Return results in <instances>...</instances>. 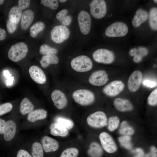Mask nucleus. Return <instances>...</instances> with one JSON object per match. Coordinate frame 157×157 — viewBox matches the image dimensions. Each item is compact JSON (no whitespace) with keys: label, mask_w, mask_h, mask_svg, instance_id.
I'll return each mask as SVG.
<instances>
[{"label":"nucleus","mask_w":157,"mask_h":157,"mask_svg":"<svg viewBox=\"0 0 157 157\" xmlns=\"http://www.w3.org/2000/svg\"><path fill=\"white\" fill-rule=\"evenodd\" d=\"M135 151L138 153L136 157H143L144 156V152L143 150L140 148H137Z\"/></svg>","instance_id":"obj_49"},{"label":"nucleus","mask_w":157,"mask_h":157,"mask_svg":"<svg viewBox=\"0 0 157 157\" xmlns=\"http://www.w3.org/2000/svg\"><path fill=\"white\" fill-rule=\"evenodd\" d=\"M45 27V25L43 22L39 21L35 22L30 28L29 31L31 36L32 38L35 37Z\"/></svg>","instance_id":"obj_29"},{"label":"nucleus","mask_w":157,"mask_h":157,"mask_svg":"<svg viewBox=\"0 0 157 157\" xmlns=\"http://www.w3.org/2000/svg\"><path fill=\"white\" fill-rule=\"evenodd\" d=\"M128 126V124L126 122L124 121L122 122L121 124V127L122 128Z\"/></svg>","instance_id":"obj_53"},{"label":"nucleus","mask_w":157,"mask_h":157,"mask_svg":"<svg viewBox=\"0 0 157 157\" xmlns=\"http://www.w3.org/2000/svg\"><path fill=\"white\" fill-rule=\"evenodd\" d=\"M28 51L27 45L23 42H19L11 47L8 52V56L12 61L17 62L24 58Z\"/></svg>","instance_id":"obj_1"},{"label":"nucleus","mask_w":157,"mask_h":157,"mask_svg":"<svg viewBox=\"0 0 157 157\" xmlns=\"http://www.w3.org/2000/svg\"><path fill=\"white\" fill-rule=\"evenodd\" d=\"M148 15V13L146 10L142 8L138 9L133 19L132 25L135 27H138L147 20Z\"/></svg>","instance_id":"obj_20"},{"label":"nucleus","mask_w":157,"mask_h":157,"mask_svg":"<svg viewBox=\"0 0 157 157\" xmlns=\"http://www.w3.org/2000/svg\"><path fill=\"white\" fill-rule=\"evenodd\" d=\"M70 31L66 26L63 25L55 26L51 32L52 40L57 43H60L67 39L70 35Z\"/></svg>","instance_id":"obj_8"},{"label":"nucleus","mask_w":157,"mask_h":157,"mask_svg":"<svg viewBox=\"0 0 157 157\" xmlns=\"http://www.w3.org/2000/svg\"><path fill=\"white\" fill-rule=\"evenodd\" d=\"M4 75L7 79L11 76V75L10 74L8 70L4 71Z\"/></svg>","instance_id":"obj_52"},{"label":"nucleus","mask_w":157,"mask_h":157,"mask_svg":"<svg viewBox=\"0 0 157 157\" xmlns=\"http://www.w3.org/2000/svg\"><path fill=\"white\" fill-rule=\"evenodd\" d=\"M113 105L118 110L121 112L131 110L133 109V106L131 103L125 99L117 98L113 101Z\"/></svg>","instance_id":"obj_19"},{"label":"nucleus","mask_w":157,"mask_h":157,"mask_svg":"<svg viewBox=\"0 0 157 157\" xmlns=\"http://www.w3.org/2000/svg\"><path fill=\"white\" fill-rule=\"evenodd\" d=\"M125 85L119 80L113 81L106 85L103 88V92L109 97H115L118 95L124 90Z\"/></svg>","instance_id":"obj_9"},{"label":"nucleus","mask_w":157,"mask_h":157,"mask_svg":"<svg viewBox=\"0 0 157 157\" xmlns=\"http://www.w3.org/2000/svg\"><path fill=\"white\" fill-rule=\"evenodd\" d=\"M41 142L43 149L47 153L55 151L59 147V143L56 140L47 136L42 138Z\"/></svg>","instance_id":"obj_16"},{"label":"nucleus","mask_w":157,"mask_h":157,"mask_svg":"<svg viewBox=\"0 0 157 157\" xmlns=\"http://www.w3.org/2000/svg\"><path fill=\"white\" fill-rule=\"evenodd\" d=\"M88 153L90 157H101L102 155L103 150L99 144L93 142L90 144Z\"/></svg>","instance_id":"obj_27"},{"label":"nucleus","mask_w":157,"mask_h":157,"mask_svg":"<svg viewBox=\"0 0 157 157\" xmlns=\"http://www.w3.org/2000/svg\"><path fill=\"white\" fill-rule=\"evenodd\" d=\"M40 53L44 55H55L58 52L57 49L46 44H43L40 47Z\"/></svg>","instance_id":"obj_31"},{"label":"nucleus","mask_w":157,"mask_h":157,"mask_svg":"<svg viewBox=\"0 0 157 157\" xmlns=\"http://www.w3.org/2000/svg\"><path fill=\"white\" fill-rule=\"evenodd\" d=\"M137 54H140L143 57L146 56L148 54V50L147 48L145 47H140L137 49Z\"/></svg>","instance_id":"obj_42"},{"label":"nucleus","mask_w":157,"mask_h":157,"mask_svg":"<svg viewBox=\"0 0 157 157\" xmlns=\"http://www.w3.org/2000/svg\"><path fill=\"white\" fill-rule=\"evenodd\" d=\"M6 37V33L5 30L0 28V41L4 40Z\"/></svg>","instance_id":"obj_47"},{"label":"nucleus","mask_w":157,"mask_h":157,"mask_svg":"<svg viewBox=\"0 0 157 157\" xmlns=\"http://www.w3.org/2000/svg\"><path fill=\"white\" fill-rule=\"evenodd\" d=\"M119 121L117 117L113 116L110 117L109 119L108 129L112 131L116 129L118 127Z\"/></svg>","instance_id":"obj_35"},{"label":"nucleus","mask_w":157,"mask_h":157,"mask_svg":"<svg viewBox=\"0 0 157 157\" xmlns=\"http://www.w3.org/2000/svg\"><path fill=\"white\" fill-rule=\"evenodd\" d=\"M17 157H32L29 153L24 149L19 150L17 155Z\"/></svg>","instance_id":"obj_43"},{"label":"nucleus","mask_w":157,"mask_h":157,"mask_svg":"<svg viewBox=\"0 0 157 157\" xmlns=\"http://www.w3.org/2000/svg\"><path fill=\"white\" fill-rule=\"evenodd\" d=\"M51 134L55 136L65 137L68 134V131L57 123L51 124L49 127Z\"/></svg>","instance_id":"obj_21"},{"label":"nucleus","mask_w":157,"mask_h":157,"mask_svg":"<svg viewBox=\"0 0 157 157\" xmlns=\"http://www.w3.org/2000/svg\"><path fill=\"white\" fill-rule=\"evenodd\" d=\"M149 26L154 31L157 30V9L153 7L151 9L148 15Z\"/></svg>","instance_id":"obj_28"},{"label":"nucleus","mask_w":157,"mask_h":157,"mask_svg":"<svg viewBox=\"0 0 157 157\" xmlns=\"http://www.w3.org/2000/svg\"><path fill=\"white\" fill-rule=\"evenodd\" d=\"M17 24L8 20L6 25L8 32L10 34L13 33L17 29Z\"/></svg>","instance_id":"obj_39"},{"label":"nucleus","mask_w":157,"mask_h":157,"mask_svg":"<svg viewBox=\"0 0 157 157\" xmlns=\"http://www.w3.org/2000/svg\"><path fill=\"white\" fill-rule=\"evenodd\" d=\"M131 139L130 136L125 135L119 138V141L122 146L126 149H130L132 148Z\"/></svg>","instance_id":"obj_34"},{"label":"nucleus","mask_w":157,"mask_h":157,"mask_svg":"<svg viewBox=\"0 0 157 157\" xmlns=\"http://www.w3.org/2000/svg\"><path fill=\"white\" fill-rule=\"evenodd\" d=\"M99 138L103 149L108 153H113L117 149L116 144L111 136L106 132L101 133Z\"/></svg>","instance_id":"obj_12"},{"label":"nucleus","mask_w":157,"mask_h":157,"mask_svg":"<svg viewBox=\"0 0 157 157\" xmlns=\"http://www.w3.org/2000/svg\"><path fill=\"white\" fill-rule=\"evenodd\" d=\"M119 132L120 134L128 135L133 134L134 132V131L132 127L127 126L121 128Z\"/></svg>","instance_id":"obj_40"},{"label":"nucleus","mask_w":157,"mask_h":157,"mask_svg":"<svg viewBox=\"0 0 157 157\" xmlns=\"http://www.w3.org/2000/svg\"><path fill=\"white\" fill-rule=\"evenodd\" d=\"M34 106L30 100L27 98H24L21 102L20 111L22 115L29 114L32 111Z\"/></svg>","instance_id":"obj_25"},{"label":"nucleus","mask_w":157,"mask_h":157,"mask_svg":"<svg viewBox=\"0 0 157 157\" xmlns=\"http://www.w3.org/2000/svg\"><path fill=\"white\" fill-rule=\"evenodd\" d=\"M154 1L156 3H157V1L156 0H154Z\"/></svg>","instance_id":"obj_57"},{"label":"nucleus","mask_w":157,"mask_h":157,"mask_svg":"<svg viewBox=\"0 0 157 157\" xmlns=\"http://www.w3.org/2000/svg\"><path fill=\"white\" fill-rule=\"evenodd\" d=\"M148 104L152 106H154L157 104V88L153 90L150 94L147 99Z\"/></svg>","instance_id":"obj_37"},{"label":"nucleus","mask_w":157,"mask_h":157,"mask_svg":"<svg viewBox=\"0 0 157 157\" xmlns=\"http://www.w3.org/2000/svg\"><path fill=\"white\" fill-rule=\"evenodd\" d=\"M143 84L145 86L150 88L155 87L157 85L156 82L148 80L144 81Z\"/></svg>","instance_id":"obj_44"},{"label":"nucleus","mask_w":157,"mask_h":157,"mask_svg":"<svg viewBox=\"0 0 157 157\" xmlns=\"http://www.w3.org/2000/svg\"><path fill=\"white\" fill-rule=\"evenodd\" d=\"M59 1L60 2L63 3H64V2H66V1H67V0H59Z\"/></svg>","instance_id":"obj_55"},{"label":"nucleus","mask_w":157,"mask_h":157,"mask_svg":"<svg viewBox=\"0 0 157 157\" xmlns=\"http://www.w3.org/2000/svg\"><path fill=\"white\" fill-rule=\"evenodd\" d=\"M137 49L136 48H133L130 50L129 53L130 56H134L137 54Z\"/></svg>","instance_id":"obj_51"},{"label":"nucleus","mask_w":157,"mask_h":157,"mask_svg":"<svg viewBox=\"0 0 157 157\" xmlns=\"http://www.w3.org/2000/svg\"><path fill=\"white\" fill-rule=\"evenodd\" d=\"M88 124L96 128L103 127L107 125V118L104 112L98 111L90 115L87 118Z\"/></svg>","instance_id":"obj_5"},{"label":"nucleus","mask_w":157,"mask_h":157,"mask_svg":"<svg viewBox=\"0 0 157 157\" xmlns=\"http://www.w3.org/2000/svg\"><path fill=\"white\" fill-rule=\"evenodd\" d=\"M4 0H0V5L2 4L4 2Z\"/></svg>","instance_id":"obj_54"},{"label":"nucleus","mask_w":157,"mask_h":157,"mask_svg":"<svg viewBox=\"0 0 157 157\" xmlns=\"http://www.w3.org/2000/svg\"><path fill=\"white\" fill-rule=\"evenodd\" d=\"M89 5L90 13L94 18L100 19L105 15L107 12V7L105 1L93 0Z\"/></svg>","instance_id":"obj_6"},{"label":"nucleus","mask_w":157,"mask_h":157,"mask_svg":"<svg viewBox=\"0 0 157 157\" xmlns=\"http://www.w3.org/2000/svg\"><path fill=\"white\" fill-rule=\"evenodd\" d=\"M109 80L106 72L104 70H99L92 73L90 76L88 81L92 85L99 86L106 84Z\"/></svg>","instance_id":"obj_11"},{"label":"nucleus","mask_w":157,"mask_h":157,"mask_svg":"<svg viewBox=\"0 0 157 157\" xmlns=\"http://www.w3.org/2000/svg\"><path fill=\"white\" fill-rule=\"evenodd\" d=\"M6 121L4 119L0 118V134H3L4 129Z\"/></svg>","instance_id":"obj_46"},{"label":"nucleus","mask_w":157,"mask_h":157,"mask_svg":"<svg viewBox=\"0 0 157 157\" xmlns=\"http://www.w3.org/2000/svg\"><path fill=\"white\" fill-rule=\"evenodd\" d=\"M30 3V0H19L18 6L21 10H24L29 7Z\"/></svg>","instance_id":"obj_41"},{"label":"nucleus","mask_w":157,"mask_h":157,"mask_svg":"<svg viewBox=\"0 0 157 157\" xmlns=\"http://www.w3.org/2000/svg\"><path fill=\"white\" fill-rule=\"evenodd\" d=\"M7 79L6 82L7 85V86L11 85L13 84V81H14V77L11 76Z\"/></svg>","instance_id":"obj_50"},{"label":"nucleus","mask_w":157,"mask_h":157,"mask_svg":"<svg viewBox=\"0 0 157 157\" xmlns=\"http://www.w3.org/2000/svg\"></svg>","instance_id":"obj_58"},{"label":"nucleus","mask_w":157,"mask_h":157,"mask_svg":"<svg viewBox=\"0 0 157 157\" xmlns=\"http://www.w3.org/2000/svg\"><path fill=\"white\" fill-rule=\"evenodd\" d=\"M72 97L75 102L82 106L91 105L95 99L94 94L86 89H79L75 91L72 93Z\"/></svg>","instance_id":"obj_2"},{"label":"nucleus","mask_w":157,"mask_h":157,"mask_svg":"<svg viewBox=\"0 0 157 157\" xmlns=\"http://www.w3.org/2000/svg\"><path fill=\"white\" fill-rule=\"evenodd\" d=\"M16 130V125L13 121L9 120L6 121L3 133L4 139L7 141L12 140L15 135Z\"/></svg>","instance_id":"obj_17"},{"label":"nucleus","mask_w":157,"mask_h":157,"mask_svg":"<svg viewBox=\"0 0 157 157\" xmlns=\"http://www.w3.org/2000/svg\"><path fill=\"white\" fill-rule=\"evenodd\" d=\"M22 14V10L17 6H15L10 9L8 13L9 19L17 24L21 19Z\"/></svg>","instance_id":"obj_23"},{"label":"nucleus","mask_w":157,"mask_h":157,"mask_svg":"<svg viewBox=\"0 0 157 157\" xmlns=\"http://www.w3.org/2000/svg\"><path fill=\"white\" fill-rule=\"evenodd\" d=\"M59 62V59L56 55H44L40 60L41 66L45 68L51 64H56Z\"/></svg>","instance_id":"obj_24"},{"label":"nucleus","mask_w":157,"mask_h":157,"mask_svg":"<svg viewBox=\"0 0 157 157\" xmlns=\"http://www.w3.org/2000/svg\"><path fill=\"white\" fill-rule=\"evenodd\" d=\"M128 31L127 25L122 22H116L111 24L106 29L105 35L109 37H123Z\"/></svg>","instance_id":"obj_4"},{"label":"nucleus","mask_w":157,"mask_h":157,"mask_svg":"<svg viewBox=\"0 0 157 157\" xmlns=\"http://www.w3.org/2000/svg\"><path fill=\"white\" fill-rule=\"evenodd\" d=\"M151 152L147 154L145 157H156L157 149L154 147H152L151 148Z\"/></svg>","instance_id":"obj_45"},{"label":"nucleus","mask_w":157,"mask_h":157,"mask_svg":"<svg viewBox=\"0 0 157 157\" xmlns=\"http://www.w3.org/2000/svg\"><path fill=\"white\" fill-rule=\"evenodd\" d=\"M34 13L31 10H25L22 14L20 24L21 27L23 30L27 29L34 19Z\"/></svg>","instance_id":"obj_18"},{"label":"nucleus","mask_w":157,"mask_h":157,"mask_svg":"<svg viewBox=\"0 0 157 157\" xmlns=\"http://www.w3.org/2000/svg\"><path fill=\"white\" fill-rule=\"evenodd\" d=\"M92 56L97 62L106 64L112 63L115 59V55L112 51L104 49L96 50L93 53Z\"/></svg>","instance_id":"obj_7"},{"label":"nucleus","mask_w":157,"mask_h":157,"mask_svg":"<svg viewBox=\"0 0 157 157\" xmlns=\"http://www.w3.org/2000/svg\"><path fill=\"white\" fill-rule=\"evenodd\" d=\"M156 64H154L153 66V67H154V68H156Z\"/></svg>","instance_id":"obj_56"},{"label":"nucleus","mask_w":157,"mask_h":157,"mask_svg":"<svg viewBox=\"0 0 157 157\" xmlns=\"http://www.w3.org/2000/svg\"><path fill=\"white\" fill-rule=\"evenodd\" d=\"M68 11L67 9L62 10L56 14V17L63 25L66 26L70 25L72 21V17L67 15Z\"/></svg>","instance_id":"obj_26"},{"label":"nucleus","mask_w":157,"mask_h":157,"mask_svg":"<svg viewBox=\"0 0 157 157\" xmlns=\"http://www.w3.org/2000/svg\"><path fill=\"white\" fill-rule=\"evenodd\" d=\"M12 108V104L9 103H6L0 105V116L10 112Z\"/></svg>","instance_id":"obj_38"},{"label":"nucleus","mask_w":157,"mask_h":157,"mask_svg":"<svg viewBox=\"0 0 157 157\" xmlns=\"http://www.w3.org/2000/svg\"><path fill=\"white\" fill-rule=\"evenodd\" d=\"M77 19L81 32L84 35L88 34L91 26V19L89 14L85 11L82 10L79 13Z\"/></svg>","instance_id":"obj_10"},{"label":"nucleus","mask_w":157,"mask_h":157,"mask_svg":"<svg viewBox=\"0 0 157 157\" xmlns=\"http://www.w3.org/2000/svg\"><path fill=\"white\" fill-rule=\"evenodd\" d=\"M31 149L32 157H43V149L40 143L35 142L33 143Z\"/></svg>","instance_id":"obj_30"},{"label":"nucleus","mask_w":157,"mask_h":157,"mask_svg":"<svg viewBox=\"0 0 157 157\" xmlns=\"http://www.w3.org/2000/svg\"><path fill=\"white\" fill-rule=\"evenodd\" d=\"M71 65L75 71L82 72L90 70L92 68L93 63L89 57L85 55H81L72 60Z\"/></svg>","instance_id":"obj_3"},{"label":"nucleus","mask_w":157,"mask_h":157,"mask_svg":"<svg viewBox=\"0 0 157 157\" xmlns=\"http://www.w3.org/2000/svg\"><path fill=\"white\" fill-rule=\"evenodd\" d=\"M29 72L31 78L36 83L43 84L46 81V77L43 71L39 67L33 65L29 69Z\"/></svg>","instance_id":"obj_15"},{"label":"nucleus","mask_w":157,"mask_h":157,"mask_svg":"<svg viewBox=\"0 0 157 157\" xmlns=\"http://www.w3.org/2000/svg\"><path fill=\"white\" fill-rule=\"evenodd\" d=\"M142 76V73L139 70L134 71L131 74L127 82L128 88L131 92H135L138 90Z\"/></svg>","instance_id":"obj_13"},{"label":"nucleus","mask_w":157,"mask_h":157,"mask_svg":"<svg viewBox=\"0 0 157 157\" xmlns=\"http://www.w3.org/2000/svg\"><path fill=\"white\" fill-rule=\"evenodd\" d=\"M79 153L78 149L74 147L68 148L64 150L60 157H77Z\"/></svg>","instance_id":"obj_32"},{"label":"nucleus","mask_w":157,"mask_h":157,"mask_svg":"<svg viewBox=\"0 0 157 157\" xmlns=\"http://www.w3.org/2000/svg\"><path fill=\"white\" fill-rule=\"evenodd\" d=\"M51 99L55 106L59 109L65 108L67 105V100L65 94L58 90H53L51 93Z\"/></svg>","instance_id":"obj_14"},{"label":"nucleus","mask_w":157,"mask_h":157,"mask_svg":"<svg viewBox=\"0 0 157 157\" xmlns=\"http://www.w3.org/2000/svg\"><path fill=\"white\" fill-rule=\"evenodd\" d=\"M47 112L45 110L38 109L28 114L27 118L29 122H33L38 120L44 119L47 117Z\"/></svg>","instance_id":"obj_22"},{"label":"nucleus","mask_w":157,"mask_h":157,"mask_svg":"<svg viewBox=\"0 0 157 157\" xmlns=\"http://www.w3.org/2000/svg\"><path fill=\"white\" fill-rule=\"evenodd\" d=\"M143 57L140 54H137L133 58V60L136 63H138L141 62L142 59Z\"/></svg>","instance_id":"obj_48"},{"label":"nucleus","mask_w":157,"mask_h":157,"mask_svg":"<svg viewBox=\"0 0 157 157\" xmlns=\"http://www.w3.org/2000/svg\"><path fill=\"white\" fill-rule=\"evenodd\" d=\"M41 3L45 6L53 10L57 9L59 6L58 1L57 0H41Z\"/></svg>","instance_id":"obj_36"},{"label":"nucleus","mask_w":157,"mask_h":157,"mask_svg":"<svg viewBox=\"0 0 157 157\" xmlns=\"http://www.w3.org/2000/svg\"><path fill=\"white\" fill-rule=\"evenodd\" d=\"M57 123L61 125L68 130L72 129L74 126L73 121L69 119L63 117H59L57 120Z\"/></svg>","instance_id":"obj_33"}]
</instances>
